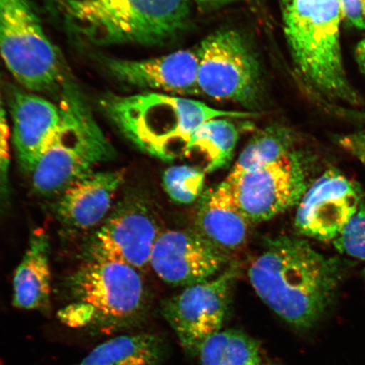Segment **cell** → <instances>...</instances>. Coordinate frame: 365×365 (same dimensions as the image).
Here are the masks:
<instances>
[{
  "instance_id": "16",
  "label": "cell",
  "mask_w": 365,
  "mask_h": 365,
  "mask_svg": "<svg viewBox=\"0 0 365 365\" xmlns=\"http://www.w3.org/2000/svg\"><path fill=\"white\" fill-rule=\"evenodd\" d=\"M125 178V170L93 172L73 182L56 204V214L63 225L86 230L99 225L112 208L113 199Z\"/></svg>"
},
{
  "instance_id": "25",
  "label": "cell",
  "mask_w": 365,
  "mask_h": 365,
  "mask_svg": "<svg viewBox=\"0 0 365 365\" xmlns=\"http://www.w3.org/2000/svg\"><path fill=\"white\" fill-rule=\"evenodd\" d=\"M4 102L1 79H0V213L6 211L11 199V131Z\"/></svg>"
},
{
  "instance_id": "15",
  "label": "cell",
  "mask_w": 365,
  "mask_h": 365,
  "mask_svg": "<svg viewBox=\"0 0 365 365\" xmlns=\"http://www.w3.org/2000/svg\"><path fill=\"white\" fill-rule=\"evenodd\" d=\"M8 104L18 162L23 172L31 175L61 125L62 109L59 104L15 86L8 89Z\"/></svg>"
},
{
  "instance_id": "20",
  "label": "cell",
  "mask_w": 365,
  "mask_h": 365,
  "mask_svg": "<svg viewBox=\"0 0 365 365\" xmlns=\"http://www.w3.org/2000/svg\"><path fill=\"white\" fill-rule=\"evenodd\" d=\"M239 136L238 127L232 118H212L194 132L182 156L196 158L205 173H212L230 162Z\"/></svg>"
},
{
  "instance_id": "2",
  "label": "cell",
  "mask_w": 365,
  "mask_h": 365,
  "mask_svg": "<svg viewBox=\"0 0 365 365\" xmlns=\"http://www.w3.org/2000/svg\"><path fill=\"white\" fill-rule=\"evenodd\" d=\"M284 36L297 74L324 103L362 108L364 100L342 56L339 0H280Z\"/></svg>"
},
{
  "instance_id": "27",
  "label": "cell",
  "mask_w": 365,
  "mask_h": 365,
  "mask_svg": "<svg viewBox=\"0 0 365 365\" xmlns=\"http://www.w3.org/2000/svg\"><path fill=\"white\" fill-rule=\"evenodd\" d=\"M342 21L352 29L365 31V0H339Z\"/></svg>"
},
{
  "instance_id": "19",
  "label": "cell",
  "mask_w": 365,
  "mask_h": 365,
  "mask_svg": "<svg viewBox=\"0 0 365 365\" xmlns=\"http://www.w3.org/2000/svg\"><path fill=\"white\" fill-rule=\"evenodd\" d=\"M166 352L165 341L155 333L120 334L73 365H161Z\"/></svg>"
},
{
  "instance_id": "6",
  "label": "cell",
  "mask_w": 365,
  "mask_h": 365,
  "mask_svg": "<svg viewBox=\"0 0 365 365\" xmlns=\"http://www.w3.org/2000/svg\"><path fill=\"white\" fill-rule=\"evenodd\" d=\"M59 97L61 125L31 173L35 192L44 196L61 195L115 155L74 82L68 81Z\"/></svg>"
},
{
  "instance_id": "8",
  "label": "cell",
  "mask_w": 365,
  "mask_h": 365,
  "mask_svg": "<svg viewBox=\"0 0 365 365\" xmlns=\"http://www.w3.org/2000/svg\"><path fill=\"white\" fill-rule=\"evenodd\" d=\"M196 50L199 95L245 107L257 103L261 71L243 35L234 29L218 30L207 36Z\"/></svg>"
},
{
  "instance_id": "17",
  "label": "cell",
  "mask_w": 365,
  "mask_h": 365,
  "mask_svg": "<svg viewBox=\"0 0 365 365\" xmlns=\"http://www.w3.org/2000/svg\"><path fill=\"white\" fill-rule=\"evenodd\" d=\"M248 222L226 180L204 191L200 196L196 214L198 232L223 252L244 245L247 238Z\"/></svg>"
},
{
  "instance_id": "22",
  "label": "cell",
  "mask_w": 365,
  "mask_h": 365,
  "mask_svg": "<svg viewBox=\"0 0 365 365\" xmlns=\"http://www.w3.org/2000/svg\"><path fill=\"white\" fill-rule=\"evenodd\" d=\"M200 365H259L257 341L238 330L220 331L205 342Z\"/></svg>"
},
{
  "instance_id": "9",
  "label": "cell",
  "mask_w": 365,
  "mask_h": 365,
  "mask_svg": "<svg viewBox=\"0 0 365 365\" xmlns=\"http://www.w3.org/2000/svg\"><path fill=\"white\" fill-rule=\"evenodd\" d=\"M228 182L241 212L254 222L270 220L298 205L310 185L304 156L297 149Z\"/></svg>"
},
{
  "instance_id": "23",
  "label": "cell",
  "mask_w": 365,
  "mask_h": 365,
  "mask_svg": "<svg viewBox=\"0 0 365 365\" xmlns=\"http://www.w3.org/2000/svg\"><path fill=\"white\" fill-rule=\"evenodd\" d=\"M205 175L207 173L200 167L172 166L163 173V189L176 203H193L204 192Z\"/></svg>"
},
{
  "instance_id": "11",
  "label": "cell",
  "mask_w": 365,
  "mask_h": 365,
  "mask_svg": "<svg viewBox=\"0 0 365 365\" xmlns=\"http://www.w3.org/2000/svg\"><path fill=\"white\" fill-rule=\"evenodd\" d=\"M158 227L143 199L118 202L89 244L90 259L122 262L140 270L150 263Z\"/></svg>"
},
{
  "instance_id": "14",
  "label": "cell",
  "mask_w": 365,
  "mask_h": 365,
  "mask_svg": "<svg viewBox=\"0 0 365 365\" xmlns=\"http://www.w3.org/2000/svg\"><path fill=\"white\" fill-rule=\"evenodd\" d=\"M103 61L109 74L122 83L181 97L199 95L196 49L178 50L140 61L106 58Z\"/></svg>"
},
{
  "instance_id": "13",
  "label": "cell",
  "mask_w": 365,
  "mask_h": 365,
  "mask_svg": "<svg viewBox=\"0 0 365 365\" xmlns=\"http://www.w3.org/2000/svg\"><path fill=\"white\" fill-rule=\"evenodd\" d=\"M227 262L198 232L168 230L158 235L149 264L168 285L186 287L215 277Z\"/></svg>"
},
{
  "instance_id": "12",
  "label": "cell",
  "mask_w": 365,
  "mask_h": 365,
  "mask_svg": "<svg viewBox=\"0 0 365 365\" xmlns=\"http://www.w3.org/2000/svg\"><path fill=\"white\" fill-rule=\"evenodd\" d=\"M359 182L331 168L309 186L294 218L299 234L319 241L334 240L365 199Z\"/></svg>"
},
{
  "instance_id": "5",
  "label": "cell",
  "mask_w": 365,
  "mask_h": 365,
  "mask_svg": "<svg viewBox=\"0 0 365 365\" xmlns=\"http://www.w3.org/2000/svg\"><path fill=\"white\" fill-rule=\"evenodd\" d=\"M71 29L98 47L158 45L185 30L189 0H63Z\"/></svg>"
},
{
  "instance_id": "29",
  "label": "cell",
  "mask_w": 365,
  "mask_h": 365,
  "mask_svg": "<svg viewBox=\"0 0 365 365\" xmlns=\"http://www.w3.org/2000/svg\"><path fill=\"white\" fill-rule=\"evenodd\" d=\"M190 1L199 4L200 6L214 7L223 6V4L234 2L236 0H190Z\"/></svg>"
},
{
  "instance_id": "26",
  "label": "cell",
  "mask_w": 365,
  "mask_h": 365,
  "mask_svg": "<svg viewBox=\"0 0 365 365\" xmlns=\"http://www.w3.org/2000/svg\"><path fill=\"white\" fill-rule=\"evenodd\" d=\"M333 141L346 153L357 159L365 168V128L350 133L336 135L333 136Z\"/></svg>"
},
{
  "instance_id": "7",
  "label": "cell",
  "mask_w": 365,
  "mask_h": 365,
  "mask_svg": "<svg viewBox=\"0 0 365 365\" xmlns=\"http://www.w3.org/2000/svg\"><path fill=\"white\" fill-rule=\"evenodd\" d=\"M0 57L14 78L31 93L61 95L70 81L31 0H0Z\"/></svg>"
},
{
  "instance_id": "24",
  "label": "cell",
  "mask_w": 365,
  "mask_h": 365,
  "mask_svg": "<svg viewBox=\"0 0 365 365\" xmlns=\"http://www.w3.org/2000/svg\"><path fill=\"white\" fill-rule=\"evenodd\" d=\"M333 245L341 255L365 262V199Z\"/></svg>"
},
{
  "instance_id": "30",
  "label": "cell",
  "mask_w": 365,
  "mask_h": 365,
  "mask_svg": "<svg viewBox=\"0 0 365 365\" xmlns=\"http://www.w3.org/2000/svg\"><path fill=\"white\" fill-rule=\"evenodd\" d=\"M363 273H364V280H365V268L364 269Z\"/></svg>"
},
{
  "instance_id": "1",
  "label": "cell",
  "mask_w": 365,
  "mask_h": 365,
  "mask_svg": "<svg viewBox=\"0 0 365 365\" xmlns=\"http://www.w3.org/2000/svg\"><path fill=\"white\" fill-rule=\"evenodd\" d=\"M351 267L349 259L327 257L307 240L280 236L267 240L248 277L272 312L295 329L307 331L334 307Z\"/></svg>"
},
{
  "instance_id": "28",
  "label": "cell",
  "mask_w": 365,
  "mask_h": 365,
  "mask_svg": "<svg viewBox=\"0 0 365 365\" xmlns=\"http://www.w3.org/2000/svg\"><path fill=\"white\" fill-rule=\"evenodd\" d=\"M354 58L359 71L365 76V36L355 46Z\"/></svg>"
},
{
  "instance_id": "3",
  "label": "cell",
  "mask_w": 365,
  "mask_h": 365,
  "mask_svg": "<svg viewBox=\"0 0 365 365\" xmlns=\"http://www.w3.org/2000/svg\"><path fill=\"white\" fill-rule=\"evenodd\" d=\"M61 322L95 334L120 335L147 317V292L140 272L129 264L90 261L68 278Z\"/></svg>"
},
{
  "instance_id": "21",
  "label": "cell",
  "mask_w": 365,
  "mask_h": 365,
  "mask_svg": "<svg viewBox=\"0 0 365 365\" xmlns=\"http://www.w3.org/2000/svg\"><path fill=\"white\" fill-rule=\"evenodd\" d=\"M295 137L284 127H269L259 132L240 154L226 180L232 182L246 173L259 170L294 152Z\"/></svg>"
},
{
  "instance_id": "10",
  "label": "cell",
  "mask_w": 365,
  "mask_h": 365,
  "mask_svg": "<svg viewBox=\"0 0 365 365\" xmlns=\"http://www.w3.org/2000/svg\"><path fill=\"white\" fill-rule=\"evenodd\" d=\"M236 276L235 269H230L212 279L186 287L163 301V317L187 354L199 355L205 342L221 331Z\"/></svg>"
},
{
  "instance_id": "4",
  "label": "cell",
  "mask_w": 365,
  "mask_h": 365,
  "mask_svg": "<svg viewBox=\"0 0 365 365\" xmlns=\"http://www.w3.org/2000/svg\"><path fill=\"white\" fill-rule=\"evenodd\" d=\"M109 120L137 148L170 161L182 156L194 132L217 118L245 120L255 113L221 110L181 96L148 93L109 95L102 102Z\"/></svg>"
},
{
  "instance_id": "18",
  "label": "cell",
  "mask_w": 365,
  "mask_h": 365,
  "mask_svg": "<svg viewBox=\"0 0 365 365\" xmlns=\"http://www.w3.org/2000/svg\"><path fill=\"white\" fill-rule=\"evenodd\" d=\"M49 237L42 228L30 236L13 278L14 307L23 310H47L51 303L52 272Z\"/></svg>"
}]
</instances>
